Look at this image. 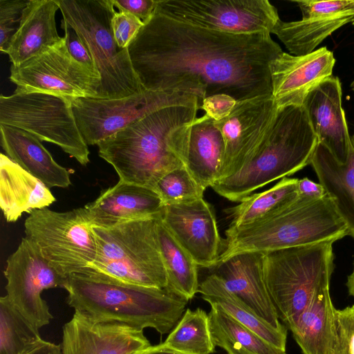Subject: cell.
Instances as JSON below:
<instances>
[{"mask_svg":"<svg viewBox=\"0 0 354 354\" xmlns=\"http://www.w3.org/2000/svg\"><path fill=\"white\" fill-rule=\"evenodd\" d=\"M210 306L208 316L213 342L227 354H286V351L268 343L218 306Z\"/></svg>","mask_w":354,"mask_h":354,"instance_id":"4dcf8cb0","label":"cell"},{"mask_svg":"<svg viewBox=\"0 0 354 354\" xmlns=\"http://www.w3.org/2000/svg\"><path fill=\"white\" fill-rule=\"evenodd\" d=\"M157 232L167 277L165 289L189 301L198 292V266L164 225L161 215L158 221Z\"/></svg>","mask_w":354,"mask_h":354,"instance_id":"f546056e","label":"cell"},{"mask_svg":"<svg viewBox=\"0 0 354 354\" xmlns=\"http://www.w3.org/2000/svg\"><path fill=\"white\" fill-rule=\"evenodd\" d=\"M199 102L167 106L97 144L99 156L119 180L151 189L167 172L185 166Z\"/></svg>","mask_w":354,"mask_h":354,"instance_id":"7a4b0ae2","label":"cell"},{"mask_svg":"<svg viewBox=\"0 0 354 354\" xmlns=\"http://www.w3.org/2000/svg\"><path fill=\"white\" fill-rule=\"evenodd\" d=\"M162 348L181 354H212L215 347L206 312L187 308L167 339L160 344Z\"/></svg>","mask_w":354,"mask_h":354,"instance_id":"d6a6232c","label":"cell"},{"mask_svg":"<svg viewBox=\"0 0 354 354\" xmlns=\"http://www.w3.org/2000/svg\"><path fill=\"white\" fill-rule=\"evenodd\" d=\"M298 178L285 177L271 188L250 194L239 204L225 210L231 218L229 229L252 224L279 210L298 197Z\"/></svg>","mask_w":354,"mask_h":354,"instance_id":"1f68e13d","label":"cell"},{"mask_svg":"<svg viewBox=\"0 0 354 354\" xmlns=\"http://www.w3.org/2000/svg\"><path fill=\"white\" fill-rule=\"evenodd\" d=\"M21 354H63L62 344H55L40 338Z\"/></svg>","mask_w":354,"mask_h":354,"instance_id":"7bdbcfd3","label":"cell"},{"mask_svg":"<svg viewBox=\"0 0 354 354\" xmlns=\"http://www.w3.org/2000/svg\"><path fill=\"white\" fill-rule=\"evenodd\" d=\"M149 354H181L171 351L162 348L160 344L152 346V350Z\"/></svg>","mask_w":354,"mask_h":354,"instance_id":"f6af8a7d","label":"cell"},{"mask_svg":"<svg viewBox=\"0 0 354 354\" xmlns=\"http://www.w3.org/2000/svg\"><path fill=\"white\" fill-rule=\"evenodd\" d=\"M17 91L45 93L68 98L98 97L100 77L74 59L65 38L19 66L10 68Z\"/></svg>","mask_w":354,"mask_h":354,"instance_id":"5bb4252c","label":"cell"},{"mask_svg":"<svg viewBox=\"0 0 354 354\" xmlns=\"http://www.w3.org/2000/svg\"><path fill=\"white\" fill-rule=\"evenodd\" d=\"M292 1L300 8L301 19H280L271 31L291 55H304L313 52L334 31L354 21V0Z\"/></svg>","mask_w":354,"mask_h":354,"instance_id":"e0dca14e","label":"cell"},{"mask_svg":"<svg viewBox=\"0 0 354 354\" xmlns=\"http://www.w3.org/2000/svg\"><path fill=\"white\" fill-rule=\"evenodd\" d=\"M24 227L26 237L63 276L80 273L95 261L97 243L85 207L63 212L36 209Z\"/></svg>","mask_w":354,"mask_h":354,"instance_id":"30bf717a","label":"cell"},{"mask_svg":"<svg viewBox=\"0 0 354 354\" xmlns=\"http://www.w3.org/2000/svg\"><path fill=\"white\" fill-rule=\"evenodd\" d=\"M61 344L63 354H134L151 346L143 330L93 321L77 311L63 326Z\"/></svg>","mask_w":354,"mask_h":354,"instance_id":"ac0fdd59","label":"cell"},{"mask_svg":"<svg viewBox=\"0 0 354 354\" xmlns=\"http://www.w3.org/2000/svg\"><path fill=\"white\" fill-rule=\"evenodd\" d=\"M55 201L44 183L0 154V206L7 222L17 221L22 214L48 207Z\"/></svg>","mask_w":354,"mask_h":354,"instance_id":"cb8c5ba5","label":"cell"},{"mask_svg":"<svg viewBox=\"0 0 354 354\" xmlns=\"http://www.w3.org/2000/svg\"><path fill=\"white\" fill-rule=\"evenodd\" d=\"M342 96L340 80L333 75L312 90L303 105L319 143L326 147L338 162L345 164L351 140Z\"/></svg>","mask_w":354,"mask_h":354,"instance_id":"ffe728a7","label":"cell"},{"mask_svg":"<svg viewBox=\"0 0 354 354\" xmlns=\"http://www.w3.org/2000/svg\"><path fill=\"white\" fill-rule=\"evenodd\" d=\"M154 190L165 206L203 198L205 189L196 182L186 166H182L162 176L157 182Z\"/></svg>","mask_w":354,"mask_h":354,"instance_id":"e575fe53","label":"cell"},{"mask_svg":"<svg viewBox=\"0 0 354 354\" xmlns=\"http://www.w3.org/2000/svg\"><path fill=\"white\" fill-rule=\"evenodd\" d=\"M329 287L319 291L290 328L303 354H335V311Z\"/></svg>","mask_w":354,"mask_h":354,"instance_id":"83f0119b","label":"cell"},{"mask_svg":"<svg viewBox=\"0 0 354 354\" xmlns=\"http://www.w3.org/2000/svg\"><path fill=\"white\" fill-rule=\"evenodd\" d=\"M352 24L354 25V21L352 22Z\"/></svg>","mask_w":354,"mask_h":354,"instance_id":"681fc988","label":"cell"},{"mask_svg":"<svg viewBox=\"0 0 354 354\" xmlns=\"http://www.w3.org/2000/svg\"><path fill=\"white\" fill-rule=\"evenodd\" d=\"M161 219L198 267L214 268L225 250L213 207L203 198L164 206Z\"/></svg>","mask_w":354,"mask_h":354,"instance_id":"2e32d148","label":"cell"},{"mask_svg":"<svg viewBox=\"0 0 354 354\" xmlns=\"http://www.w3.org/2000/svg\"><path fill=\"white\" fill-rule=\"evenodd\" d=\"M70 100L77 125L88 146L97 145L161 108L199 102L198 97L192 94L149 90L118 99L77 97Z\"/></svg>","mask_w":354,"mask_h":354,"instance_id":"8fae6325","label":"cell"},{"mask_svg":"<svg viewBox=\"0 0 354 354\" xmlns=\"http://www.w3.org/2000/svg\"><path fill=\"white\" fill-rule=\"evenodd\" d=\"M56 1L63 16L62 22L76 32L95 62L100 77L97 98H122L146 90L134 71L128 48H119L115 41L113 0Z\"/></svg>","mask_w":354,"mask_h":354,"instance_id":"ba28073f","label":"cell"},{"mask_svg":"<svg viewBox=\"0 0 354 354\" xmlns=\"http://www.w3.org/2000/svg\"><path fill=\"white\" fill-rule=\"evenodd\" d=\"M64 288L67 303L97 322H115L160 334L170 332L180 319L188 300L167 289L123 283L80 273L68 275Z\"/></svg>","mask_w":354,"mask_h":354,"instance_id":"3957f363","label":"cell"},{"mask_svg":"<svg viewBox=\"0 0 354 354\" xmlns=\"http://www.w3.org/2000/svg\"><path fill=\"white\" fill-rule=\"evenodd\" d=\"M335 63L333 52L325 46L304 55L283 51L270 66L277 107L302 106L312 90L333 76Z\"/></svg>","mask_w":354,"mask_h":354,"instance_id":"d6986e66","label":"cell"},{"mask_svg":"<svg viewBox=\"0 0 354 354\" xmlns=\"http://www.w3.org/2000/svg\"><path fill=\"white\" fill-rule=\"evenodd\" d=\"M236 100L226 94H216L205 97L200 106V109L214 120L220 121L230 115L236 104Z\"/></svg>","mask_w":354,"mask_h":354,"instance_id":"ab89813d","label":"cell"},{"mask_svg":"<svg viewBox=\"0 0 354 354\" xmlns=\"http://www.w3.org/2000/svg\"><path fill=\"white\" fill-rule=\"evenodd\" d=\"M225 235V248L219 263L243 252L266 253L324 241L335 242L348 235V229L328 194L319 198L298 196L290 203L252 224L227 228Z\"/></svg>","mask_w":354,"mask_h":354,"instance_id":"5b68a950","label":"cell"},{"mask_svg":"<svg viewBox=\"0 0 354 354\" xmlns=\"http://www.w3.org/2000/svg\"><path fill=\"white\" fill-rule=\"evenodd\" d=\"M318 143L304 105L278 108L272 127L250 160L211 187L229 201L241 202L254 191L310 164Z\"/></svg>","mask_w":354,"mask_h":354,"instance_id":"277c9868","label":"cell"},{"mask_svg":"<svg viewBox=\"0 0 354 354\" xmlns=\"http://www.w3.org/2000/svg\"><path fill=\"white\" fill-rule=\"evenodd\" d=\"M143 26V22L133 15L115 12L111 20V27L118 46L127 48Z\"/></svg>","mask_w":354,"mask_h":354,"instance_id":"74e56055","label":"cell"},{"mask_svg":"<svg viewBox=\"0 0 354 354\" xmlns=\"http://www.w3.org/2000/svg\"><path fill=\"white\" fill-rule=\"evenodd\" d=\"M224 156V142L215 121L205 113L196 118L190 131L185 166L205 189L219 178Z\"/></svg>","mask_w":354,"mask_h":354,"instance_id":"4316f807","label":"cell"},{"mask_svg":"<svg viewBox=\"0 0 354 354\" xmlns=\"http://www.w3.org/2000/svg\"><path fill=\"white\" fill-rule=\"evenodd\" d=\"M155 12L233 34L271 33L280 20L277 8L268 0H157Z\"/></svg>","mask_w":354,"mask_h":354,"instance_id":"7c38bea8","label":"cell"},{"mask_svg":"<svg viewBox=\"0 0 354 354\" xmlns=\"http://www.w3.org/2000/svg\"><path fill=\"white\" fill-rule=\"evenodd\" d=\"M346 287L348 288V294L354 297V262L352 272L348 276L346 281Z\"/></svg>","mask_w":354,"mask_h":354,"instance_id":"ee69618b","label":"cell"},{"mask_svg":"<svg viewBox=\"0 0 354 354\" xmlns=\"http://www.w3.org/2000/svg\"><path fill=\"white\" fill-rule=\"evenodd\" d=\"M160 215L109 227L93 226L97 243L96 259L80 274L166 288L167 277L157 232Z\"/></svg>","mask_w":354,"mask_h":354,"instance_id":"8992f818","label":"cell"},{"mask_svg":"<svg viewBox=\"0 0 354 354\" xmlns=\"http://www.w3.org/2000/svg\"><path fill=\"white\" fill-rule=\"evenodd\" d=\"M1 145L7 156L48 187H68L70 172L59 165L41 141L19 128L0 124Z\"/></svg>","mask_w":354,"mask_h":354,"instance_id":"d4e9b609","label":"cell"},{"mask_svg":"<svg viewBox=\"0 0 354 354\" xmlns=\"http://www.w3.org/2000/svg\"><path fill=\"white\" fill-rule=\"evenodd\" d=\"M142 87L196 95L226 94L241 101L272 95L270 66L283 53L268 32L205 29L154 12L128 46Z\"/></svg>","mask_w":354,"mask_h":354,"instance_id":"6da1fadb","label":"cell"},{"mask_svg":"<svg viewBox=\"0 0 354 354\" xmlns=\"http://www.w3.org/2000/svg\"><path fill=\"white\" fill-rule=\"evenodd\" d=\"M350 140H351V147L354 151V134L351 137H350Z\"/></svg>","mask_w":354,"mask_h":354,"instance_id":"7dc6e473","label":"cell"},{"mask_svg":"<svg viewBox=\"0 0 354 354\" xmlns=\"http://www.w3.org/2000/svg\"><path fill=\"white\" fill-rule=\"evenodd\" d=\"M310 165L346 225L348 235L354 238V151L351 145L347 162L342 164L318 143Z\"/></svg>","mask_w":354,"mask_h":354,"instance_id":"484cf974","label":"cell"},{"mask_svg":"<svg viewBox=\"0 0 354 354\" xmlns=\"http://www.w3.org/2000/svg\"><path fill=\"white\" fill-rule=\"evenodd\" d=\"M335 354H354V305L335 311Z\"/></svg>","mask_w":354,"mask_h":354,"instance_id":"8d00e7d4","label":"cell"},{"mask_svg":"<svg viewBox=\"0 0 354 354\" xmlns=\"http://www.w3.org/2000/svg\"><path fill=\"white\" fill-rule=\"evenodd\" d=\"M263 257V252L237 254L219 263L212 273L259 317L274 328L283 329L286 326L279 322L264 281Z\"/></svg>","mask_w":354,"mask_h":354,"instance_id":"44dd1931","label":"cell"},{"mask_svg":"<svg viewBox=\"0 0 354 354\" xmlns=\"http://www.w3.org/2000/svg\"><path fill=\"white\" fill-rule=\"evenodd\" d=\"M56 0H30L19 28L5 51L12 66H19L62 42L57 30Z\"/></svg>","mask_w":354,"mask_h":354,"instance_id":"603a6c76","label":"cell"},{"mask_svg":"<svg viewBox=\"0 0 354 354\" xmlns=\"http://www.w3.org/2000/svg\"><path fill=\"white\" fill-rule=\"evenodd\" d=\"M201 298L216 305L239 323L249 328L272 345L286 351L287 328L277 329L259 317L249 306L228 290L215 274L199 284Z\"/></svg>","mask_w":354,"mask_h":354,"instance_id":"f1b7e54d","label":"cell"},{"mask_svg":"<svg viewBox=\"0 0 354 354\" xmlns=\"http://www.w3.org/2000/svg\"><path fill=\"white\" fill-rule=\"evenodd\" d=\"M41 338L39 329L9 301L0 298V354H21Z\"/></svg>","mask_w":354,"mask_h":354,"instance_id":"836d02e7","label":"cell"},{"mask_svg":"<svg viewBox=\"0 0 354 354\" xmlns=\"http://www.w3.org/2000/svg\"><path fill=\"white\" fill-rule=\"evenodd\" d=\"M30 0H0V50L5 53Z\"/></svg>","mask_w":354,"mask_h":354,"instance_id":"d590c367","label":"cell"},{"mask_svg":"<svg viewBox=\"0 0 354 354\" xmlns=\"http://www.w3.org/2000/svg\"><path fill=\"white\" fill-rule=\"evenodd\" d=\"M351 86L353 91L354 92V80L352 82Z\"/></svg>","mask_w":354,"mask_h":354,"instance_id":"c3c4849f","label":"cell"},{"mask_svg":"<svg viewBox=\"0 0 354 354\" xmlns=\"http://www.w3.org/2000/svg\"><path fill=\"white\" fill-rule=\"evenodd\" d=\"M84 207L93 226L109 227L160 215L164 205L153 189L119 180Z\"/></svg>","mask_w":354,"mask_h":354,"instance_id":"7402d4cb","label":"cell"},{"mask_svg":"<svg viewBox=\"0 0 354 354\" xmlns=\"http://www.w3.org/2000/svg\"><path fill=\"white\" fill-rule=\"evenodd\" d=\"M297 189L299 196L310 198H319L327 194L322 185L307 177L298 179Z\"/></svg>","mask_w":354,"mask_h":354,"instance_id":"b9f144b4","label":"cell"},{"mask_svg":"<svg viewBox=\"0 0 354 354\" xmlns=\"http://www.w3.org/2000/svg\"><path fill=\"white\" fill-rule=\"evenodd\" d=\"M118 12L129 13L140 19L145 24L153 16L157 0H113Z\"/></svg>","mask_w":354,"mask_h":354,"instance_id":"60d3db41","label":"cell"},{"mask_svg":"<svg viewBox=\"0 0 354 354\" xmlns=\"http://www.w3.org/2000/svg\"><path fill=\"white\" fill-rule=\"evenodd\" d=\"M0 124L23 129L40 141L59 146L86 166L89 150L76 123L70 98L15 90L0 96Z\"/></svg>","mask_w":354,"mask_h":354,"instance_id":"9c48e42d","label":"cell"},{"mask_svg":"<svg viewBox=\"0 0 354 354\" xmlns=\"http://www.w3.org/2000/svg\"><path fill=\"white\" fill-rule=\"evenodd\" d=\"M6 295L11 304L35 327L48 324L53 318L41 294L65 286L67 277L57 271L36 245L26 236L6 261Z\"/></svg>","mask_w":354,"mask_h":354,"instance_id":"4fadbf2b","label":"cell"},{"mask_svg":"<svg viewBox=\"0 0 354 354\" xmlns=\"http://www.w3.org/2000/svg\"><path fill=\"white\" fill-rule=\"evenodd\" d=\"M62 26L64 30V37L71 56L92 73L100 77L95 62L87 46L73 29L63 22H62Z\"/></svg>","mask_w":354,"mask_h":354,"instance_id":"f35d334b","label":"cell"},{"mask_svg":"<svg viewBox=\"0 0 354 354\" xmlns=\"http://www.w3.org/2000/svg\"><path fill=\"white\" fill-rule=\"evenodd\" d=\"M151 350H152V346H151L148 348L138 351L134 354H149L151 351Z\"/></svg>","mask_w":354,"mask_h":354,"instance_id":"bcb514c9","label":"cell"},{"mask_svg":"<svg viewBox=\"0 0 354 354\" xmlns=\"http://www.w3.org/2000/svg\"><path fill=\"white\" fill-rule=\"evenodd\" d=\"M277 112L272 95H262L236 101L228 116L215 122L224 142L217 181L236 174L250 160L272 127Z\"/></svg>","mask_w":354,"mask_h":354,"instance_id":"9a60e30c","label":"cell"},{"mask_svg":"<svg viewBox=\"0 0 354 354\" xmlns=\"http://www.w3.org/2000/svg\"><path fill=\"white\" fill-rule=\"evenodd\" d=\"M334 241L264 253L263 279L279 319L290 328L315 295L328 288Z\"/></svg>","mask_w":354,"mask_h":354,"instance_id":"52a82bcc","label":"cell"}]
</instances>
